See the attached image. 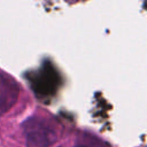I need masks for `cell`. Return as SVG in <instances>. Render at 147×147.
I'll return each mask as SVG.
<instances>
[{"instance_id": "3", "label": "cell", "mask_w": 147, "mask_h": 147, "mask_svg": "<svg viewBox=\"0 0 147 147\" xmlns=\"http://www.w3.org/2000/svg\"><path fill=\"white\" fill-rule=\"evenodd\" d=\"M76 147H87V146H76Z\"/></svg>"}, {"instance_id": "1", "label": "cell", "mask_w": 147, "mask_h": 147, "mask_svg": "<svg viewBox=\"0 0 147 147\" xmlns=\"http://www.w3.org/2000/svg\"><path fill=\"white\" fill-rule=\"evenodd\" d=\"M23 127L28 147H51L56 140L54 129L41 118H29Z\"/></svg>"}, {"instance_id": "2", "label": "cell", "mask_w": 147, "mask_h": 147, "mask_svg": "<svg viewBox=\"0 0 147 147\" xmlns=\"http://www.w3.org/2000/svg\"><path fill=\"white\" fill-rule=\"evenodd\" d=\"M18 95L20 86L16 79L6 72H0V116L13 108Z\"/></svg>"}]
</instances>
